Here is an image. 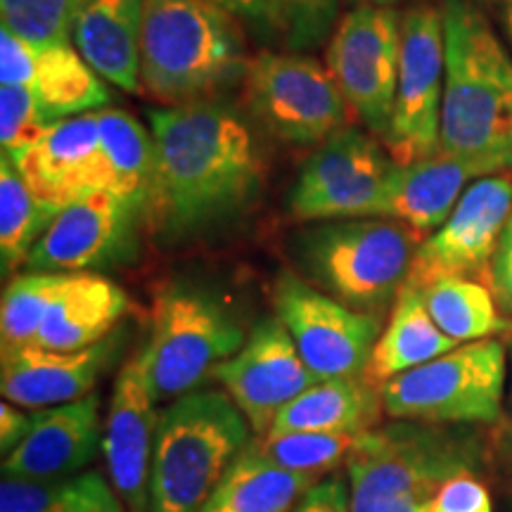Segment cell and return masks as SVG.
<instances>
[{
  "label": "cell",
  "mask_w": 512,
  "mask_h": 512,
  "mask_svg": "<svg viewBox=\"0 0 512 512\" xmlns=\"http://www.w3.org/2000/svg\"><path fill=\"white\" fill-rule=\"evenodd\" d=\"M155 143L147 223L183 242L235 221L264 188V157L252 128L219 98L150 110Z\"/></svg>",
  "instance_id": "obj_1"
},
{
  "label": "cell",
  "mask_w": 512,
  "mask_h": 512,
  "mask_svg": "<svg viewBox=\"0 0 512 512\" xmlns=\"http://www.w3.org/2000/svg\"><path fill=\"white\" fill-rule=\"evenodd\" d=\"M8 157L38 200L57 211L110 190L98 112L55 121L36 143Z\"/></svg>",
  "instance_id": "obj_17"
},
{
  "label": "cell",
  "mask_w": 512,
  "mask_h": 512,
  "mask_svg": "<svg viewBox=\"0 0 512 512\" xmlns=\"http://www.w3.org/2000/svg\"><path fill=\"white\" fill-rule=\"evenodd\" d=\"M479 176L463 159L439 150L418 162L396 164L384 200L382 219H394L418 230L427 238L444 226L465 192V183Z\"/></svg>",
  "instance_id": "obj_22"
},
{
  "label": "cell",
  "mask_w": 512,
  "mask_h": 512,
  "mask_svg": "<svg viewBox=\"0 0 512 512\" xmlns=\"http://www.w3.org/2000/svg\"><path fill=\"white\" fill-rule=\"evenodd\" d=\"M245 105L271 136L294 145H320L342 131L349 107L330 69L299 53L254 57Z\"/></svg>",
  "instance_id": "obj_9"
},
{
  "label": "cell",
  "mask_w": 512,
  "mask_h": 512,
  "mask_svg": "<svg viewBox=\"0 0 512 512\" xmlns=\"http://www.w3.org/2000/svg\"><path fill=\"white\" fill-rule=\"evenodd\" d=\"M363 434H266V437H256L252 441V448L268 463L318 479L320 475H328L342 463H347Z\"/></svg>",
  "instance_id": "obj_33"
},
{
  "label": "cell",
  "mask_w": 512,
  "mask_h": 512,
  "mask_svg": "<svg viewBox=\"0 0 512 512\" xmlns=\"http://www.w3.org/2000/svg\"><path fill=\"white\" fill-rule=\"evenodd\" d=\"M242 344L240 325L214 294L183 283L169 285L155 299L150 339L140 351L155 401L195 392Z\"/></svg>",
  "instance_id": "obj_7"
},
{
  "label": "cell",
  "mask_w": 512,
  "mask_h": 512,
  "mask_svg": "<svg viewBox=\"0 0 512 512\" xmlns=\"http://www.w3.org/2000/svg\"><path fill=\"white\" fill-rule=\"evenodd\" d=\"M98 119L102 152L110 169V192L138 209L147 221L155 181L152 133L124 110H100Z\"/></svg>",
  "instance_id": "obj_28"
},
{
  "label": "cell",
  "mask_w": 512,
  "mask_h": 512,
  "mask_svg": "<svg viewBox=\"0 0 512 512\" xmlns=\"http://www.w3.org/2000/svg\"><path fill=\"white\" fill-rule=\"evenodd\" d=\"M316 477L268 463L252 441L200 512H292Z\"/></svg>",
  "instance_id": "obj_27"
},
{
  "label": "cell",
  "mask_w": 512,
  "mask_h": 512,
  "mask_svg": "<svg viewBox=\"0 0 512 512\" xmlns=\"http://www.w3.org/2000/svg\"><path fill=\"white\" fill-rule=\"evenodd\" d=\"M512 214V176H489L470 185L444 226L415 252L406 285L422 290L448 275H482Z\"/></svg>",
  "instance_id": "obj_15"
},
{
  "label": "cell",
  "mask_w": 512,
  "mask_h": 512,
  "mask_svg": "<svg viewBox=\"0 0 512 512\" xmlns=\"http://www.w3.org/2000/svg\"><path fill=\"white\" fill-rule=\"evenodd\" d=\"M275 311L318 382L366 375L382 318L349 309L292 273L275 285Z\"/></svg>",
  "instance_id": "obj_13"
},
{
  "label": "cell",
  "mask_w": 512,
  "mask_h": 512,
  "mask_svg": "<svg viewBox=\"0 0 512 512\" xmlns=\"http://www.w3.org/2000/svg\"><path fill=\"white\" fill-rule=\"evenodd\" d=\"M420 292L439 330L458 344L491 339L512 328L510 320L498 313L494 292L472 278L448 275Z\"/></svg>",
  "instance_id": "obj_30"
},
{
  "label": "cell",
  "mask_w": 512,
  "mask_h": 512,
  "mask_svg": "<svg viewBox=\"0 0 512 512\" xmlns=\"http://www.w3.org/2000/svg\"><path fill=\"white\" fill-rule=\"evenodd\" d=\"M401 60V17L392 8L356 5L332 34L325 67L347 105L384 140L392 124Z\"/></svg>",
  "instance_id": "obj_12"
},
{
  "label": "cell",
  "mask_w": 512,
  "mask_h": 512,
  "mask_svg": "<svg viewBox=\"0 0 512 512\" xmlns=\"http://www.w3.org/2000/svg\"><path fill=\"white\" fill-rule=\"evenodd\" d=\"M27 88H31L41 112L53 124L93 110H105L110 102V91L102 76L69 43L34 46Z\"/></svg>",
  "instance_id": "obj_26"
},
{
  "label": "cell",
  "mask_w": 512,
  "mask_h": 512,
  "mask_svg": "<svg viewBox=\"0 0 512 512\" xmlns=\"http://www.w3.org/2000/svg\"><path fill=\"white\" fill-rule=\"evenodd\" d=\"M157 422V401L138 354L121 368L114 382L102 439L110 482L128 512H147Z\"/></svg>",
  "instance_id": "obj_18"
},
{
  "label": "cell",
  "mask_w": 512,
  "mask_h": 512,
  "mask_svg": "<svg viewBox=\"0 0 512 512\" xmlns=\"http://www.w3.org/2000/svg\"><path fill=\"white\" fill-rule=\"evenodd\" d=\"M358 5H380V8H389L396 0H354Z\"/></svg>",
  "instance_id": "obj_42"
},
{
  "label": "cell",
  "mask_w": 512,
  "mask_h": 512,
  "mask_svg": "<svg viewBox=\"0 0 512 512\" xmlns=\"http://www.w3.org/2000/svg\"><path fill=\"white\" fill-rule=\"evenodd\" d=\"M382 411L380 387L366 377L320 380L275 415L268 434H363L373 430Z\"/></svg>",
  "instance_id": "obj_24"
},
{
  "label": "cell",
  "mask_w": 512,
  "mask_h": 512,
  "mask_svg": "<svg viewBox=\"0 0 512 512\" xmlns=\"http://www.w3.org/2000/svg\"><path fill=\"white\" fill-rule=\"evenodd\" d=\"M394 169V159L373 138L342 128L299 169L287 209L297 221L375 219L382 216Z\"/></svg>",
  "instance_id": "obj_10"
},
{
  "label": "cell",
  "mask_w": 512,
  "mask_h": 512,
  "mask_svg": "<svg viewBox=\"0 0 512 512\" xmlns=\"http://www.w3.org/2000/svg\"><path fill=\"white\" fill-rule=\"evenodd\" d=\"M491 292H494L498 306L512 316V214L503 228L494 261H491Z\"/></svg>",
  "instance_id": "obj_39"
},
{
  "label": "cell",
  "mask_w": 512,
  "mask_h": 512,
  "mask_svg": "<svg viewBox=\"0 0 512 512\" xmlns=\"http://www.w3.org/2000/svg\"><path fill=\"white\" fill-rule=\"evenodd\" d=\"M280 27L292 50H311L325 41L335 22L337 0H278Z\"/></svg>",
  "instance_id": "obj_36"
},
{
  "label": "cell",
  "mask_w": 512,
  "mask_h": 512,
  "mask_svg": "<svg viewBox=\"0 0 512 512\" xmlns=\"http://www.w3.org/2000/svg\"><path fill=\"white\" fill-rule=\"evenodd\" d=\"M247 57L235 19L209 0H145L140 86L152 98L185 105L216 98L245 81Z\"/></svg>",
  "instance_id": "obj_3"
},
{
  "label": "cell",
  "mask_w": 512,
  "mask_h": 512,
  "mask_svg": "<svg viewBox=\"0 0 512 512\" xmlns=\"http://www.w3.org/2000/svg\"><path fill=\"white\" fill-rule=\"evenodd\" d=\"M145 0H76L72 41L102 79L140 93V31Z\"/></svg>",
  "instance_id": "obj_21"
},
{
  "label": "cell",
  "mask_w": 512,
  "mask_h": 512,
  "mask_svg": "<svg viewBox=\"0 0 512 512\" xmlns=\"http://www.w3.org/2000/svg\"><path fill=\"white\" fill-rule=\"evenodd\" d=\"M53 126L38 107L36 95L27 86L0 83V145L3 155H15L36 143Z\"/></svg>",
  "instance_id": "obj_35"
},
{
  "label": "cell",
  "mask_w": 512,
  "mask_h": 512,
  "mask_svg": "<svg viewBox=\"0 0 512 512\" xmlns=\"http://www.w3.org/2000/svg\"><path fill=\"white\" fill-rule=\"evenodd\" d=\"M31 425H34V413H22L10 401L0 403V451H3V458H8L27 439Z\"/></svg>",
  "instance_id": "obj_41"
},
{
  "label": "cell",
  "mask_w": 512,
  "mask_h": 512,
  "mask_svg": "<svg viewBox=\"0 0 512 512\" xmlns=\"http://www.w3.org/2000/svg\"><path fill=\"white\" fill-rule=\"evenodd\" d=\"M432 512H494V503L489 489L472 472H463L441 486Z\"/></svg>",
  "instance_id": "obj_37"
},
{
  "label": "cell",
  "mask_w": 512,
  "mask_h": 512,
  "mask_svg": "<svg viewBox=\"0 0 512 512\" xmlns=\"http://www.w3.org/2000/svg\"><path fill=\"white\" fill-rule=\"evenodd\" d=\"M72 278L74 273L31 271L10 280L3 292V306H0L3 351L29 347L36 342L50 306L64 292V287L72 283Z\"/></svg>",
  "instance_id": "obj_32"
},
{
  "label": "cell",
  "mask_w": 512,
  "mask_h": 512,
  "mask_svg": "<svg viewBox=\"0 0 512 512\" xmlns=\"http://www.w3.org/2000/svg\"><path fill=\"white\" fill-rule=\"evenodd\" d=\"M446 86L444 12L415 5L401 17V60L394 114L384 145L394 164L408 166L441 150Z\"/></svg>",
  "instance_id": "obj_11"
},
{
  "label": "cell",
  "mask_w": 512,
  "mask_h": 512,
  "mask_svg": "<svg viewBox=\"0 0 512 512\" xmlns=\"http://www.w3.org/2000/svg\"><path fill=\"white\" fill-rule=\"evenodd\" d=\"M0 512H126L112 482L100 472L57 479H22L3 475Z\"/></svg>",
  "instance_id": "obj_29"
},
{
  "label": "cell",
  "mask_w": 512,
  "mask_h": 512,
  "mask_svg": "<svg viewBox=\"0 0 512 512\" xmlns=\"http://www.w3.org/2000/svg\"><path fill=\"white\" fill-rule=\"evenodd\" d=\"M76 0H0L3 27L31 43H69Z\"/></svg>",
  "instance_id": "obj_34"
},
{
  "label": "cell",
  "mask_w": 512,
  "mask_h": 512,
  "mask_svg": "<svg viewBox=\"0 0 512 512\" xmlns=\"http://www.w3.org/2000/svg\"><path fill=\"white\" fill-rule=\"evenodd\" d=\"M249 422L226 392H190L159 413L147 512H200L249 446Z\"/></svg>",
  "instance_id": "obj_5"
},
{
  "label": "cell",
  "mask_w": 512,
  "mask_h": 512,
  "mask_svg": "<svg viewBox=\"0 0 512 512\" xmlns=\"http://www.w3.org/2000/svg\"><path fill=\"white\" fill-rule=\"evenodd\" d=\"M211 377L221 382L256 437H266L275 415L318 382L278 316L261 320L238 354L219 363Z\"/></svg>",
  "instance_id": "obj_14"
},
{
  "label": "cell",
  "mask_w": 512,
  "mask_h": 512,
  "mask_svg": "<svg viewBox=\"0 0 512 512\" xmlns=\"http://www.w3.org/2000/svg\"><path fill=\"white\" fill-rule=\"evenodd\" d=\"M425 235L394 219L313 221L292 238L294 264L313 287L382 318L406 285Z\"/></svg>",
  "instance_id": "obj_4"
},
{
  "label": "cell",
  "mask_w": 512,
  "mask_h": 512,
  "mask_svg": "<svg viewBox=\"0 0 512 512\" xmlns=\"http://www.w3.org/2000/svg\"><path fill=\"white\" fill-rule=\"evenodd\" d=\"M209 3H214L233 19L245 22L259 34L283 36L278 0H209Z\"/></svg>",
  "instance_id": "obj_38"
},
{
  "label": "cell",
  "mask_w": 512,
  "mask_h": 512,
  "mask_svg": "<svg viewBox=\"0 0 512 512\" xmlns=\"http://www.w3.org/2000/svg\"><path fill=\"white\" fill-rule=\"evenodd\" d=\"M456 347L458 342L444 335L434 323L418 287L403 285L389 313L387 328L377 337L363 377L375 387H382L396 375L425 366Z\"/></svg>",
  "instance_id": "obj_25"
},
{
  "label": "cell",
  "mask_w": 512,
  "mask_h": 512,
  "mask_svg": "<svg viewBox=\"0 0 512 512\" xmlns=\"http://www.w3.org/2000/svg\"><path fill=\"white\" fill-rule=\"evenodd\" d=\"M505 22H508V31L512 38V0H508V5H505Z\"/></svg>",
  "instance_id": "obj_43"
},
{
  "label": "cell",
  "mask_w": 512,
  "mask_h": 512,
  "mask_svg": "<svg viewBox=\"0 0 512 512\" xmlns=\"http://www.w3.org/2000/svg\"><path fill=\"white\" fill-rule=\"evenodd\" d=\"M505 349L498 339L467 342L380 387L389 418L425 425H491L503 415Z\"/></svg>",
  "instance_id": "obj_8"
},
{
  "label": "cell",
  "mask_w": 512,
  "mask_h": 512,
  "mask_svg": "<svg viewBox=\"0 0 512 512\" xmlns=\"http://www.w3.org/2000/svg\"><path fill=\"white\" fill-rule=\"evenodd\" d=\"M128 309L119 285L98 273H74L72 283L50 306L36 335V347L50 351H81L112 335Z\"/></svg>",
  "instance_id": "obj_23"
},
{
  "label": "cell",
  "mask_w": 512,
  "mask_h": 512,
  "mask_svg": "<svg viewBox=\"0 0 512 512\" xmlns=\"http://www.w3.org/2000/svg\"><path fill=\"white\" fill-rule=\"evenodd\" d=\"M105 439L100 420V399H86L41 408L27 439L8 458H3V475L22 479H57L79 475L98 456Z\"/></svg>",
  "instance_id": "obj_20"
},
{
  "label": "cell",
  "mask_w": 512,
  "mask_h": 512,
  "mask_svg": "<svg viewBox=\"0 0 512 512\" xmlns=\"http://www.w3.org/2000/svg\"><path fill=\"white\" fill-rule=\"evenodd\" d=\"M292 512H349V491L342 477H330L311 486Z\"/></svg>",
  "instance_id": "obj_40"
},
{
  "label": "cell",
  "mask_w": 512,
  "mask_h": 512,
  "mask_svg": "<svg viewBox=\"0 0 512 512\" xmlns=\"http://www.w3.org/2000/svg\"><path fill=\"white\" fill-rule=\"evenodd\" d=\"M475 463L477 448L460 434L415 422L370 430L347 460L349 512H432L441 486Z\"/></svg>",
  "instance_id": "obj_6"
},
{
  "label": "cell",
  "mask_w": 512,
  "mask_h": 512,
  "mask_svg": "<svg viewBox=\"0 0 512 512\" xmlns=\"http://www.w3.org/2000/svg\"><path fill=\"white\" fill-rule=\"evenodd\" d=\"M117 349L119 335L81 351H50L36 344L3 351L0 392L5 401L34 411L86 399Z\"/></svg>",
  "instance_id": "obj_19"
},
{
  "label": "cell",
  "mask_w": 512,
  "mask_h": 512,
  "mask_svg": "<svg viewBox=\"0 0 512 512\" xmlns=\"http://www.w3.org/2000/svg\"><path fill=\"white\" fill-rule=\"evenodd\" d=\"M31 192L8 155L0 159V261L3 275L27 264L31 249L60 216Z\"/></svg>",
  "instance_id": "obj_31"
},
{
  "label": "cell",
  "mask_w": 512,
  "mask_h": 512,
  "mask_svg": "<svg viewBox=\"0 0 512 512\" xmlns=\"http://www.w3.org/2000/svg\"><path fill=\"white\" fill-rule=\"evenodd\" d=\"M446 86L441 150L479 176L512 166V57L482 12L444 0Z\"/></svg>",
  "instance_id": "obj_2"
},
{
  "label": "cell",
  "mask_w": 512,
  "mask_h": 512,
  "mask_svg": "<svg viewBox=\"0 0 512 512\" xmlns=\"http://www.w3.org/2000/svg\"><path fill=\"white\" fill-rule=\"evenodd\" d=\"M145 216L110 190L69 204L31 249L27 268L48 273H81L112 266L136 249V230Z\"/></svg>",
  "instance_id": "obj_16"
}]
</instances>
